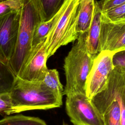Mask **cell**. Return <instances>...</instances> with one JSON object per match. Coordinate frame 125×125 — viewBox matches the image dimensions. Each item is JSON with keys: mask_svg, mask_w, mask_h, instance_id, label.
I'll list each match as a JSON object with an SVG mask.
<instances>
[{"mask_svg": "<svg viewBox=\"0 0 125 125\" xmlns=\"http://www.w3.org/2000/svg\"><path fill=\"white\" fill-rule=\"evenodd\" d=\"M123 50H125V23H113L101 16L99 52L116 53Z\"/></svg>", "mask_w": 125, "mask_h": 125, "instance_id": "cell-10", "label": "cell"}, {"mask_svg": "<svg viewBox=\"0 0 125 125\" xmlns=\"http://www.w3.org/2000/svg\"><path fill=\"white\" fill-rule=\"evenodd\" d=\"M80 0H65L63 9L46 37L44 44L49 58L62 46L77 40V17Z\"/></svg>", "mask_w": 125, "mask_h": 125, "instance_id": "cell-4", "label": "cell"}, {"mask_svg": "<svg viewBox=\"0 0 125 125\" xmlns=\"http://www.w3.org/2000/svg\"><path fill=\"white\" fill-rule=\"evenodd\" d=\"M104 125H121L120 108L118 100L114 101L103 115Z\"/></svg>", "mask_w": 125, "mask_h": 125, "instance_id": "cell-18", "label": "cell"}, {"mask_svg": "<svg viewBox=\"0 0 125 125\" xmlns=\"http://www.w3.org/2000/svg\"><path fill=\"white\" fill-rule=\"evenodd\" d=\"M115 53L101 51L96 56L87 78L85 93L91 99L104 87L114 68L112 57Z\"/></svg>", "mask_w": 125, "mask_h": 125, "instance_id": "cell-7", "label": "cell"}, {"mask_svg": "<svg viewBox=\"0 0 125 125\" xmlns=\"http://www.w3.org/2000/svg\"><path fill=\"white\" fill-rule=\"evenodd\" d=\"M21 9L0 17V59L7 64L16 45Z\"/></svg>", "mask_w": 125, "mask_h": 125, "instance_id": "cell-8", "label": "cell"}, {"mask_svg": "<svg viewBox=\"0 0 125 125\" xmlns=\"http://www.w3.org/2000/svg\"><path fill=\"white\" fill-rule=\"evenodd\" d=\"M102 12L125 3V0H101L97 1Z\"/></svg>", "mask_w": 125, "mask_h": 125, "instance_id": "cell-22", "label": "cell"}, {"mask_svg": "<svg viewBox=\"0 0 125 125\" xmlns=\"http://www.w3.org/2000/svg\"><path fill=\"white\" fill-rule=\"evenodd\" d=\"M62 125H68L67 124H66L65 123H64V122H63V124H62Z\"/></svg>", "mask_w": 125, "mask_h": 125, "instance_id": "cell-24", "label": "cell"}, {"mask_svg": "<svg viewBox=\"0 0 125 125\" xmlns=\"http://www.w3.org/2000/svg\"><path fill=\"white\" fill-rule=\"evenodd\" d=\"M0 114L6 115L14 114L13 104L10 93L0 94Z\"/></svg>", "mask_w": 125, "mask_h": 125, "instance_id": "cell-21", "label": "cell"}, {"mask_svg": "<svg viewBox=\"0 0 125 125\" xmlns=\"http://www.w3.org/2000/svg\"><path fill=\"white\" fill-rule=\"evenodd\" d=\"M66 96V112L74 125H104L103 115L85 94L74 93Z\"/></svg>", "mask_w": 125, "mask_h": 125, "instance_id": "cell-5", "label": "cell"}, {"mask_svg": "<svg viewBox=\"0 0 125 125\" xmlns=\"http://www.w3.org/2000/svg\"><path fill=\"white\" fill-rule=\"evenodd\" d=\"M95 3V0H80L76 26L78 35L88 31L94 13Z\"/></svg>", "mask_w": 125, "mask_h": 125, "instance_id": "cell-12", "label": "cell"}, {"mask_svg": "<svg viewBox=\"0 0 125 125\" xmlns=\"http://www.w3.org/2000/svg\"><path fill=\"white\" fill-rule=\"evenodd\" d=\"M102 12L97 1L95 0L93 17L87 31L86 48L88 53L93 57L99 54V36L101 24Z\"/></svg>", "mask_w": 125, "mask_h": 125, "instance_id": "cell-11", "label": "cell"}, {"mask_svg": "<svg viewBox=\"0 0 125 125\" xmlns=\"http://www.w3.org/2000/svg\"><path fill=\"white\" fill-rule=\"evenodd\" d=\"M0 125H47L40 118L17 114L6 116L0 120Z\"/></svg>", "mask_w": 125, "mask_h": 125, "instance_id": "cell-17", "label": "cell"}, {"mask_svg": "<svg viewBox=\"0 0 125 125\" xmlns=\"http://www.w3.org/2000/svg\"><path fill=\"white\" fill-rule=\"evenodd\" d=\"M102 17L113 23H125V3L102 12Z\"/></svg>", "mask_w": 125, "mask_h": 125, "instance_id": "cell-19", "label": "cell"}, {"mask_svg": "<svg viewBox=\"0 0 125 125\" xmlns=\"http://www.w3.org/2000/svg\"><path fill=\"white\" fill-rule=\"evenodd\" d=\"M112 64L114 67L125 68V50L115 53L112 57Z\"/></svg>", "mask_w": 125, "mask_h": 125, "instance_id": "cell-23", "label": "cell"}, {"mask_svg": "<svg viewBox=\"0 0 125 125\" xmlns=\"http://www.w3.org/2000/svg\"></svg>", "mask_w": 125, "mask_h": 125, "instance_id": "cell-25", "label": "cell"}, {"mask_svg": "<svg viewBox=\"0 0 125 125\" xmlns=\"http://www.w3.org/2000/svg\"><path fill=\"white\" fill-rule=\"evenodd\" d=\"M45 41L40 43L32 50L18 78L33 82H41L48 70L46 62L48 59Z\"/></svg>", "mask_w": 125, "mask_h": 125, "instance_id": "cell-9", "label": "cell"}, {"mask_svg": "<svg viewBox=\"0 0 125 125\" xmlns=\"http://www.w3.org/2000/svg\"><path fill=\"white\" fill-rule=\"evenodd\" d=\"M16 79L8 64L0 59V94L10 93Z\"/></svg>", "mask_w": 125, "mask_h": 125, "instance_id": "cell-16", "label": "cell"}, {"mask_svg": "<svg viewBox=\"0 0 125 125\" xmlns=\"http://www.w3.org/2000/svg\"><path fill=\"white\" fill-rule=\"evenodd\" d=\"M21 7V0H0V17L11 12L20 10Z\"/></svg>", "mask_w": 125, "mask_h": 125, "instance_id": "cell-20", "label": "cell"}, {"mask_svg": "<svg viewBox=\"0 0 125 125\" xmlns=\"http://www.w3.org/2000/svg\"><path fill=\"white\" fill-rule=\"evenodd\" d=\"M41 83L47 90L52 92L59 98H62L63 86L60 82L59 73L56 69H48Z\"/></svg>", "mask_w": 125, "mask_h": 125, "instance_id": "cell-15", "label": "cell"}, {"mask_svg": "<svg viewBox=\"0 0 125 125\" xmlns=\"http://www.w3.org/2000/svg\"><path fill=\"white\" fill-rule=\"evenodd\" d=\"M39 10L42 22L51 19L58 12L65 0H35Z\"/></svg>", "mask_w": 125, "mask_h": 125, "instance_id": "cell-14", "label": "cell"}, {"mask_svg": "<svg viewBox=\"0 0 125 125\" xmlns=\"http://www.w3.org/2000/svg\"><path fill=\"white\" fill-rule=\"evenodd\" d=\"M125 95V68L114 67L104 88L91 99L92 104L103 115L115 100Z\"/></svg>", "mask_w": 125, "mask_h": 125, "instance_id": "cell-6", "label": "cell"}, {"mask_svg": "<svg viewBox=\"0 0 125 125\" xmlns=\"http://www.w3.org/2000/svg\"><path fill=\"white\" fill-rule=\"evenodd\" d=\"M87 32L79 34L77 41L64 59L66 82L63 95L66 96L74 93L85 94L87 78L95 58L87 51Z\"/></svg>", "mask_w": 125, "mask_h": 125, "instance_id": "cell-1", "label": "cell"}, {"mask_svg": "<svg viewBox=\"0 0 125 125\" xmlns=\"http://www.w3.org/2000/svg\"><path fill=\"white\" fill-rule=\"evenodd\" d=\"M21 17L16 45L8 65L18 77L32 50V41L35 29L42 22L40 13L35 0H21Z\"/></svg>", "mask_w": 125, "mask_h": 125, "instance_id": "cell-2", "label": "cell"}, {"mask_svg": "<svg viewBox=\"0 0 125 125\" xmlns=\"http://www.w3.org/2000/svg\"><path fill=\"white\" fill-rule=\"evenodd\" d=\"M63 7V4L58 12L51 19L46 21L41 22L37 26L35 29L32 39V50L35 48L40 43L45 40L47 36L52 29L55 22L61 14Z\"/></svg>", "mask_w": 125, "mask_h": 125, "instance_id": "cell-13", "label": "cell"}, {"mask_svg": "<svg viewBox=\"0 0 125 125\" xmlns=\"http://www.w3.org/2000/svg\"><path fill=\"white\" fill-rule=\"evenodd\" d=\"M13 113L32 110H47L60 107L62 98L44 88L41 82L33 83L16 77L10 92Z\"/></svg>", "mask_w": 125, "mask_h": 125, "instance_id": "cell-3", "label": "cell"}]
</instances>
